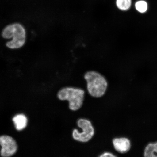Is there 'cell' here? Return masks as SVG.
Returning <instances> with one entry per match:
<instances>
[{
  "label": "cell",
  "mask_w": 157,
  "mask_h": 157,
  "mask_svg": "<svg viewBox=\"0 0 157 157\" xmlns=\"http://www.w3.org/2000/svg\"><path fill=\"white\" fill-rule=\"evenodd\" d=\"M1 35L3 39H11L6 45L11 50L22 48L26 42V29L20 23H14L7 25L3 29Z\"/></svg>",
  "instance_id": "cell-1"
},
{
  "label": "cell",
  "mask_w": 157,
  "mask_h": 157,
  "mask_svg": "<svg viewBox=\"0 0 157 157\" xmlns=\"http://www.w3.org/2000/svg\"><path fill=\"white\" fill-rule=\"evenodd\" d=\"M87 82L88 93L94 97L100 98L105 94L107 89L106 79L101 74L94 71L86 72L84 76Z\"/></svg>",
  "instance_id": "cell-2"
},
{
  "label": "cell",
  "mask_w": 157,
  "mask_h": 157,
  "mask_svg": "<svg viewBox=\"0 0 157 157\" xmlns=\"http://www.w3.org/2000/svg\"><path fill=\"white\" fill-rule=\"evenodd\" d=\"M84 91L78 88L66 87L59 91L58 97L61 101H68L69 107L72 111H77L83 105Z\"/></svg>",
  "instance_id": "cell-3"
},
{
  "label": "cell",
  "mask_w": 157,
  "mask_h": 157,
  "mask_svg": "<svg viewBox=\"0 0 157 157\" xmlns=\"http://www.w3.org/2000/svg\"><path fill=\"white\" fill-rule=\"evenodd\" d=\"M78 126L82 129L80 132L77 129H74L72 132V136L74 140L81 142H87L92 138L95 131L93 125L88 120L80 119L77 121Z\"/></svg>",
  "instance_id": "cell-4"
},
{
  "label": "cell",
  "mask_w": 157,
  "mask_h": 157,
  "mask_svg": "<svg viewBox=\"0 0 157 157\" xmlns=\"http://www.w3.org/2000/svg\"><path fill=\"white\" fill-rule=\"evenodd\" d=\"M0 145L2 147L1 155L3 157L12 156L17 150L16 142L13 137L7 135L0 136Z\"/></svg>",
  "instance_id": "cell-5"
},
{
  "label": "cell",
  "mask_w": 157,
  "mask_h": 157,
  "mask_svg": "<svg viewBox=\"0 0 157 157\" xmlns=\"http://www.w3.org/2000/svg\"><path fill=\"white\" fill-rule=\"evenodd\" d=\"M113 143L115 150L121 154L128 152L131 148L130 141L125 137L114 139Z\"/></svg>",
  "instance_id": "cell-6"
},
{
  "label": "cell",
  "mask_w": 157,
  "mask_h": 157,
  "mask_svg": "<svg viewBox=\"0 0 157 157\" xmlns=\"http://www.w3.org/2000/svg\"><path fill=\"white\" fill-rule=\"evenodd\" d=\"M13 121L17 130H22L27 126V118L24 115H17L13 117Z\"/></svg>",
  "instance_id": "cell-7"
},
{
  "label": "cell",
  "mask_w": 157,
  "mask_h": 157,
  "mask_svg": "<svg viewBox=\"0 0 157 157\" xmlns=\"http://www.w3.org/2000/svg\"><path fill=\"white\" fill-rule=\"evenodd\" d=\"M144 156L146 157H157V142L150 143L146 147Z\"/></svg>",
  "instance_id": "cell-8"
},
{
  "label": "cell",
  "mask_w": 157,
  "mask_h": 157,
  "mask_svg": "<svg viewBox=\"0 0 157 157\" xmlns=\"http://www.w3.org/2000/svg\"><path fill=\"white\" fill-rule=\"evenodd\" d=\"M117 6L121 11H127L131 7L132 0H116Z\"/></svg>",
  "instance_id": "cell-9"
},
{
  "label": "cell",
  "mask_w": 157,
  "mask_h": 157,
  "mask_svg": "<svg viewBox=\"0 0 157 157\" xmlns=\"http://www.w3.org/2000/svg\"><path fill=\"white\" fill-rule=\"evenodd\" d=\"M135 7L137 11L141 13H144L147 11L148 6L146 1H139L135 3Z\"/></svg>",
  "instance_id": "cell-10"
},
{
  "label": "cell",
  "mask_w": 157,
  "mask_h": 157,
  "mask_svg": "<svg viewBox=\"0 0 157 157\" xmlns=\"http://www.w3.org/2000/svg\"><path fill=\"white\" fill-rule=\"evenodd\" d=\"M116 156L114 155L111 154V153L109 152H105L104 153V154L101 155L100 156V157H115Z\"/></svg>",
  "instance_id": "cell-11"
}]
</instances>
